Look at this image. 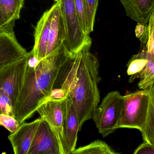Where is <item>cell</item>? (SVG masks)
Wrapping results in <instances>:
<instances>
[{"label": "cell", "instance_id": "9a60e30c", "mask_svg": "<svg viewBox=\"0 0 154 154\" xmlns=\"http://www.w3.org/2000/svg\"><path fill=\"white\" fill-rule=\"evenodd\" d=\"M24 0H0V12L5 23L12 29L20 18Z\"/></svg>", "mask_w": 154, "mask_h": 154}, {"label": "cell", "instance_id": "7a4b0ae2", "mask_svg": "<svg viewBox=\"0 0 154 154\" xmlns=\"http://www.w3.org/2000/svg\"><path fill=\"white\" fill-rule=\"evenodd\" d=\"M69 56L63 46L27 68L15 109L14 117L20 124L30 118L44 101L50 98L60 71Z\"/></svg>", "mask_w": 154, "mask_h": 154}, {"label": "cell", "instance_id": "30bf717a", "mask_svg": "<svg viewBox=\"0 0 154 154\" xmlns=\"http://www.w3.org/2000/svg\"><path fill=\"white\" fill-rule=\"evenodd\" d=\"M40 121V117L30 123L24 122L8 136L14 154H28Z\"/></svg>", "mask_w": 154, "mask_h": 154}, {"label": "cell", "instance_id": "5b68a950", "mask_svg": "<svg viewBox=\"0 0 154 154\" xmlns=\"http://www.w3.org/2000/svg\"><path fill=\"white\" fill-rule=\"evenodd\" d=\"M123 96L118 91L109 92L96 108L92 119L99 133L106 137L119 129Z\"/></svg>", "mask_w": 154, "mask_h": 154}, {"label": "cell", "instance_id": "cb8c5ba5", "mask_svg": "<svg viewBox=\"0 0 154 154\" xmlns=\"http://www.w3.org/2000/svg\"><path fill=\"white\" fill-rule=\"evenodd\" d=\"M135 35L142 43H146L148 39V25L137 23L135 28Z\"/></svg>", "mask_w": 154, "mask_h": 154}, {"label": "cell", "instance_id": "3957f363", "mask_svg": "<svg viewBox=\"0 0 154 154\" xmlns=\"http://www.w3.org/2000/svg\"><path fill=\"white\" fill-rule=\"evenodd\" d=\"M58 2L66 27V39L63 43L66 52L69 55H74L86 47H91V38L81 26L74 0Z\"/></svg>", "mask_w": 154, "mask_h": 154}, {"label": "cell", "instance_id": "44dd1931", "mask_svg": "<svg viewBox=\"0 0 154 154\" xmlns=\"http://www.w3.org/2000/svg\"><path fill=\"white\" fill-rule=\"evenodd\" d=\"M5 114L14 117V108L9 96L0 90V115Z\"/></svg>", "mask_w": 154, "mask_h": 154}, {"label": "cell", "instance_id": "603a6c76", "mask_svg": "<svg viewBox=\"0 0 154 154\" xmlns=\"http://www.w3.org/2000/svg\"><path fill=\"white\" fill-rule=\"evenodd\" d=\"M74 2L81 26L85 33L87 34L85 0H74Z\"/></svg>", "mask_w": 154, "mask_h": 154}, {"label": "cell", "instance_id": "8fae6325", "mask_svg": "<svg viewBox=\"0 0 154 154\" xmlns=\"http://www.w3.org/2000/svg\"><path fill=\"white\" fill-rule=\"evenodd\" d=\"M80 130L79 120L76 110L70 98L67 96L64 126V154H71L75 149L78 132Z\"/></svg>", "mask_w": 154, "mask_h": 154}, {"label": "cell", "instance_id": "ba28073f", "mask_svg": "<svg viewBox=\"0 0 154 154\" xmlns=\"http://www.w3.org/2000/svg\"><path fill=\"white\" fill-rule=\"evenodd\" d=\"M28 154H64L57 136L48 123L42 118Z\"/></svg>", "mask_w": 154, "mask_h": 154}, {"label": "cell", "instance_id": "5bb4252c", "mask_svg": "<svg viewBox=\"0 0 154 154\" xmlns=\"http://www.w3.org/2000/svg\"><path fill=\"white\" fill-rule=\"evenodd\" d=\"M128 17L146 24L154 12V0H120Z\"/></svg>", "mask_w": 154, "mask_h": 154}, {"label": "cell", "instance_id": "484cf974", "mask_svg": "<svg viewBox=\"0 0 154 154\" xmlns=\"http://www.w3.org/2000/svg\"><path fill=\"white\" fill-rule=\"evenodd\" d=\"M13 31V29H12L11 27L7 26L5 23L0 12V33L3 32H11Z\"/></svg>", "mask_w": 154, "mask_h": 154}, {"label": "cell", "instance_id": "ffe728a7", "mask_svg": "<svg viewBox=\"0 0 154 154\" xmlns=\"http://www.w3.org/2000/svg\"><path fill=\"white\" fill-rule=\"evenodd\" d=\"M99 1V0H85L87 33L89 35L94 30Z\"/></svg>", "mask_w": 154, "mask_h": 154}, {"label": "cell", "instance_id": "8992f818", "mask_svg": "<svg viewBox=\"0 0 154 154\" xmlns=\"http://www.w3.org/2000/svg\"><path fill=\"white\" fill-rule=\"evenodd\" d=\"M28 54L0 70V90L9 96L14 111L26 72Z\"/></svg>", "mask_w": 154, "mask_h": 154}, {"label": "cell", "instance_id": "277c9868", "mask_svg": "<svg viewBox=\"0 0 154 154\" xmlns=\"http://www.w3.org/2000/svg\"><path fill=\"white\" fill-rule=\"evenodd\" d=\"M149 90H142L123 96L118 128H134L142 132L149 106Z\"/></svg>", "mask_w": 154, "mask_h": 154}, {"label": "cell", "instance_id": "d6986e66", "mask_svg": "<svg viewBox=\"0 0 154 154\" xmlns=\"http://www.w3.org/2000/svg\"><path fill=\"white\" fill-rule=\"evenodd\" d=\"M148 53V62L140 75L138 87L149 90L154 84V54Z\"/></svg>", "mask_w": 154, "mask_h": 154}, {"label": "cell", "instance_id": "7c38bea8", "mask_svg": "<svg viewBox=\"0 0 154 154\" xmlns=\"http://www.w3.org/2000/svg\"><path fill=\"white\" fill-rule=\"evenodd\" d=\"M54 9L53 5L50 9L43 13L35 28L34 44L32 50L34 56L40 60L47 57V48Z\"/></svg>", "mask_w": 154, "mask_h": 154}, {"label": "cell", "instance_id": "9c48e42d", "mask_svg": "<svg viewBox=\"0 0 154 154\" xmlns=\"http://www.w3.org/2000/svg\"><path fill=\"white\" fill-rule=\"evenodd\" d=\"M28 53L17 40L14 31L0 33V70Z\"/></svg>", "mask_w": 154, "mask_h": 154}, {"label": "cell", "instance_id": "4fadbf2b", "mask_svg": "<svg viewBox=\"0 0 154 154\" xmlns=\"http://www.w3.org/2000/svg\"><path fill=\"white\" fill-rule=\"evenodd\" d=\"M53 5L54 11L51 25L47 56L62 47L66 37V27L60 10V4L59 2H56Z\"/></svg>", "mask_w": 154, "mask_h": 154}, {"label": "cell", "instance_id": "52a82bcc", "mask_svg": "<svg viewBox=\"0 0 154 154\" xmlns=\"http://www.w3.org/2000/svg\"><path fill=\"white\" fill-rule=\"evenodd\" d=\"M67 96L50 98L44 101L37 110L41 118L47 121L57 136L64 151V126L66 110Z\"/></svg>", "mask_w": 154, "mask_h": 154}, {"label": "cell", "instance_id": "2e32d148", "mask_svg": "<svg viewBox=\"0 0 154 154\" xmlns=\"http://www.w3.org/2000/svg\"><path fill=\"white\" fill-rule=\"evenodd\" d=\"M150 100L145 124L142 134L144 142L154 146V84L149 89Z\"/></svg>", "mask_w": 154, "mask_h": 154}, {"label": "cell", "instance_id": "4316f807", "mask_svg": "<svg viewBox=\"0 0 154 154\" xmlns=\"http://www.w3.org/2000/svg\"><path fill=\"white\" fill-rule=\"evenodd\" d=\"M56 2H58L59 0H54Z\"/></svg>", "mask_w": 154, "mask_h": 154}, {"label": "cell", "instance_id": "e0dca14e", "mask_svg": "<svg viewBox=\"0 0 154 154\" xmlns=\"http://www.w3.org/2000/svg\"><path fill=\"white\" fill-rule=\"evenodd\" d=\"M148 53L145 50L142 51L136 55H134L127 65V74L130 76L129 82L140 77L142 71L148 62Z\"/></svg>", "mask_w": 154, "mask_h": 154}, {"label": "cell", "instance_id": "6da1fadb", "mask_svg": "<svg viewBox=\"0 0 154 154\" xmlns=\"http://www.w3.org/2000/svg\"><path fill=\"white\" fill-rule=\"evenodd\" d=\"M87 47L74 55H69L56 84L65 96L73 102L79 120L80 128L92 119L100 100L98 84L99 63Z\"/></svg>", "mask_w": 154, "mask_h": 154}, {"label": "cell", "instance_id": "7402d4cb", "mask_svg": "<svg viewBox=\"0 0 154 154\" xmlns=\"http://www.w3.org/2000/svg\"><path fill=\"white\" fill-rule=\"evenodd\" d=\"M0 125L4 127L11 133H13L19 128L20 124L14 116L2 114L0 115Z\"/></svg>", "mask_w": 154, "mask_h": 154}, {"label": "cell", "instance_id": "ac0fdd59", "mask_svg": "<svg viewBox=\"0 0 154 154\" xmlns=\"http://www.w3.org/2000/svg\"><path fill=\"white\" fill-rule=\"evenodd\" d=\"M110 146L101 140H96L89 144L75 149L71 154H117Z\"/></svg>", "mask_w": 154, "mask_h": 154}, {"label": "cell", "instance_id": "d4e9b609", "mask_svg": "<svg viewBox=\"0 0 154 154\" xmlns=\"http://www.w3.org/2000/svg\"><path fill=\"white\" fill-rule=\"evenodd\" d=\"M134 154H154V146L144 142L140 145L134 152Z\"/></svg>", "mask_w": 154, "mask_h": 154}]
</instances>
